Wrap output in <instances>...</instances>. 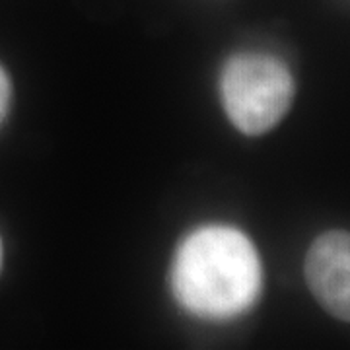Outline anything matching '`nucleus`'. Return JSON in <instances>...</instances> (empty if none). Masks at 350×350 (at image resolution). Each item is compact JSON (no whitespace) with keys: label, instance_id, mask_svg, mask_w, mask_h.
<instances>
[{"label":"nucleus","instance_id":"nucleus-1","mask_svg":"<svg viewBox=\"0 0 350 350\" xmlns=\"http://www.w3.org/2000/svg\"><path fill=\"white\" fill-rule=\"evenodd\" d=\"M261 261L245 234L211 224L181 241L172 267L175 300L202 319H232L247 312L261 292Z\"/></svg>","mask_w":350,"mask_h":350},{"label":"nucleus","instance_id":"nucleus-2","mask_svg":"<svg viewBox=\"0 0 350 350\" xmlns=\"http://www.w3.org/2000/svg\"><path fill=\"white\" fill-rule=\"evenodd\" d=\"M220 98L232 125L247 137H259L284 119L294 100V78L280 59L245 51L224 64Z\"/></svg>","mask_w":350,"mask_h":350},{"label":"nucleus","instance_id":"nucleus-3","mask_svg":"<svg viewBox=\"0 0 350 350\" xmlns=\"http://www.w3.org/2000/svg\"><path fill=\"white\" fill-rule=\"evenodd\" d=\"M304 273L321 308L350 323V232L333 230L315 238L306 255Z\"/></svg>","mask_w":350,"mask_h":350},{"label":"nucleus","instance_id":"nucleus-4","mask_svg":"<svg viewBox=\"0 0 350 350\" xmlns=\"http://www.w3.org/2000/svg\"><path fill=\"white\" fill-rule=\"evenodd\" d=\"M10 100H12V84H10V78L6 75V70L0 66V123L4 121V117L8 113Z\"/></svg>","mask_w":350,"mask_h":350},{"label":"nucleus","instance_id":"nucleus-5","mask_svg":"<svg viewBox=\"0 0 350 350\" xmlns=\"http://www.w3.org/2000/svg\"><path fill=\"white\" fill-rule=\"evenodd\" d=\"M0 267H2V239H0Z\"/></svg>","mask_w":350,"mask_h":350}]
</instances>
